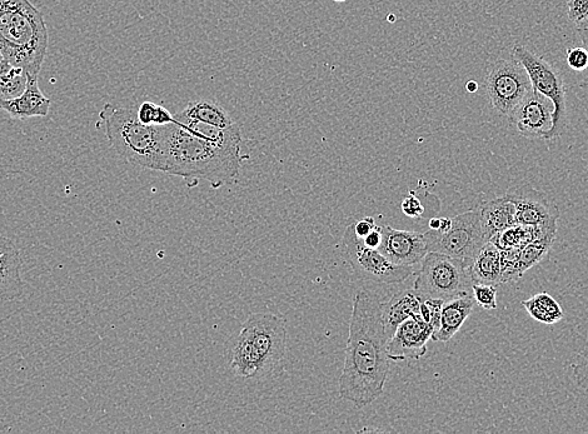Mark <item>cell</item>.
I'll return each mask as SVG.
<instances>
[{
	"instance_id": "44dd1931",
	"label": "cell",
	"mask_w": 588,
	"mask_h": 434,
	"mask_svg": "<svg viewBox=\"0 0 588 434\" xmlns=\"http://www.w3.org/2000/svg\"><path fill=\"white\" fill-rule=\"evenodd\" d=\"M473 284H501V251L488 242L468 268Z\"/></svg>"
},
{
	"instance_id": "e0dca14e",
	"label": "cell",
	"mask_w": 588,
	"mask_h": 434,
	"mask_svg": "<svg viewBox=\"0 0 588 434\" xmlns=\"http://www.w3.org/2000/svg\"><path fill=\"white\" fill-rule=\"evenodd\" d=\"M51 99L44 96L38 86V79H29L26 91L11 101H0V108L14 119L47 117Z\"/></svg>"
},
{
	"instance_id": "8d00e7d4",
	"label": "cell",
	"mask_w": 588,
	"mask_h": 434,
	"mask_svg": "<svg viewBox=\"0 0 588 434\" xmlns=\"http://www.w3.org/2000/svg\"><path fill=\"white\" fill-rule=\"evenodd\" d=\"M452 226V218L443 217L441 218L440 228L436 229L437 232L445 233Z\"/></svg>"
},
{
	"instance_id": "836d02e7",
	"label": "cell",
	"mask_w": 588,
	"mask_h": 434,
	"mask_svg": "<svg viewBox=\"0 0 588 434\" xmlns=\"http://www.w3.org/2000/svg\"><path fill=\"white\" fill-rule=\"evenodd\" d=\"M361 241L363 243L366 244V246L371 247V248H377L380 247L381 241H382V228L381 226H376L375 229H373V231L368 234V236L366 238L361 239Z\"/></svg>"
},
{
	"instance_id": "1f68e13d",
	"label": "cell",
	"mask_w": 588,
	"mask_h": 434,
	"mask_svg": "<svg viewBox=\"0 0 588 434\" xmlns=\"http://www.w3.org/2000/svg\"><path fill=\"white\" fill-rule=\"evenodd\" d=\"M568 18L578 24L588 18V0H570L567 3Z\"/></svg>"
},
{
	"instance_id": "60d3db41",
	"label": "cell",
	"mask_w": 588,
	"mask_h": 434,
	"mask_svg": "<svg viewBox=\"0 0 588 434\" xmlns=\"http://www.w3.org/2000/svg\"><path fill=\"white\" fill-rule=\"evenodd\" d=\"M3 59H4V57H3V53H2V51H0V62H2V61H3Z\"/></svg>"
},
{
	"instance_id": "b9f144b4",
	"label": "cell",
	"mask_w": 588,
	"mask_h": 434,
	"mask_svg": "<svg viewBox=\"0 0 588 434\" xmlns=\"http://www.w3.org/2000/svg\"><path fill=\"white\" fill-rule=\"evenodd\" d=\"M336 3H345L346 0H335Z\"/></svg>"
},
{
	"instance_id": "d4e9b609",
	"label": "cell",
	"mask_w": 588,
	"mask_h": 434,
	"mask_svg": "<svg viewBox=\"0 0 588 434\" xmlns=\"http://www.w3.org/2000/svg\"><path fill=\"white\" fill-rule=\"evenodd\" d=\"M137 117L139 122L149 126H166L176 121L167 108L153 102H143L138 108Z\"/></svg>"
},
{
	"instance_id": "4dcf8cb0",
	"label": "cell",
	"mask_w": 588,
	"mask_h": 434,
	"mask_svg": "<svg viewBox=\"0 0 588 434\" xmlns=\"http://www.w3.org/2000/svg\"><path fill=\"white\" fill-rule=\"evenodd\" d=\"M402 212L405 216L412 219H421L425 216V206H423L421 199L417 197L415 191H411L408 196L403 199Z\"/></svg>"
},
{
	"instance_id": "484cf974",
	"label": "cell",
	"mask_w": 588,
	"mask_h": 434,
	"mask_svg": "<svg viewBox=\"0 0 588 434\" xmlns=\"http://www.w3.org/2000/svg\"><path fill=\"white\" fill-rule=\"evenodd\" d=\"M518 252L520 248L501 251V284L516 282L521 278L517 266Z\"/></svg>"
},
{
	"instance_id": "ba28073f",
	"label": "cell",
	"mask_w": 588,
	"mask_h": 434,
	"mask_svg": "<svg viewBox=\"0 0 588 434\" xmlns=\"http://www.w3.org/2000/svg\"><path fill=\"white\" fill-rule=\"evenodd\" d=\"M512 57L525 67L533 89L550 99L555 108L553 109V126L548 133L547 141L561 136L567 121V91L561 72L546 59L537 56L521 44L513 47Z\"/></svg>"
},
{
	"instance_id": "603a6c76",
	"label": "cell",
	"mask_w": 588,
	"mask_h": 434,
	"mask_svg": "<svg viewBox=\"0 0 588 434\" xmlns=\"http://www.w3.org/2000/svg\"><path fill=\"white\" fill-rule=\"evenodd\" d=\"M28 74L23 68L3 59L0 62V101H11V99L22 96L28 86Z\"/></svg>"
},
{
	"instance_id": "9c48e42d",
	"label": "cell",
	"mask_w": 588,
	"mask_h": 434,
	"mask_svg": "<svg viewBox=\"0 0 588 434\" xmlns=\"http://www.w3.org/2000/svg\"><path fill=\"white\" fill-rule=\"evenodd\" d=\"M343 252L357 277L366 281L397 284L405 282L413 274V267H401L383 256L380 249L366 246L350 224L342 241Z\"/></svg>"
},
{
	"instance_id": "83f0119b",
	"label": "cell",
	"mask_w": 588,
	"mask_h": 434,
	"mask_svg": "<svg viewBox=\"0 0 588 434\" xmlns=\"http://www.w3.org/2000/svg\"><path fill=\"white\" fill-rule=\"evenodd\" d=\"M443 303H445V301L436 298H423L421 301V317L423 318V321L430 324L433 328V333H435L438 327H440Z\"/></svg>"
},
{
	"instance_id": "2e32d148",
	"label": "cell",
	"mask_w": 588,
	"mask_h": 434,
	"mask_svg": "<svg viewBox=\"0 0 588 434\" xmlns=\"http://www.w3.org/2000/svg\"><path fill=\"white\" fill-rule=\"evenodd\" d=\"M176 121H189L207 124L221 129H229L238 126L231 113L216 99H194L187 104L181 113L174 116Z\"/></svg>"
},
{
	"instance_id": "e575fe53",
	"label": "cell",
	"mask_w": 588,
	"mask_h": 434,
	"mask_svg": "<svg viewBox=\"0 0 588 434\" xmlns=\"http://www.w3.org/2000/svg\"><path fill=\"white\" fill-rule=\"evenodd\" d=\"M577 33L580 34L583 47L588 51V18L585 21L576 24Z\"/></svg>"
},
{
	"instance_id": "7a4b0ae2",
	"label": "cell",
	"mask_w": 588,
	"mask_h": 434,
	"mask_svg": "<svg viewBox=\"0 0 588 434\" xmlns=\"http://www.w3.org/2000/svg\"><path fill=\"white\" fill-rule=\"evenodd\" d=\"M244 158L242 147L209 141L176 121L164 126V173L206 179L217 188L237 181Z\"/></svg>"
},
{
	"instance_id": "30bf717a",
	"label": "cell",
	"mask_w": 588,
	"mask_h": 434,
	"mask_svg": "<svg viewBox=\"0 0 588 434\" xmlns=\"http://www.w3.org/2000/svg\"><path fill=\"white\" fill-rule=\"evenodd\" d=\"M485 86L492 107L506 117L533 89L525 67L513 57L500 59L493 64Z\"/></svg>"
},
{
	"instance_id": "4fadbf2b",
	"label": "cell",
	"mask_w": 588,
	"mask_h": 434,
	"mask_svg": "<svg viewBox=\"0 0 588 434\" xmlns=\"http://www.w3.org/2000/svg\"><path fill=\"white\" fill-rule=\"evenodd\" d=\"M433 328L423 321L421 314H415L396 329L387 344L391 361H416L427 353V343L432 338Z\"/></svg>"
},
{
	"instance_id": "9a60e30c",
	"label": "cell",
	"mask_w": 588,
	"mask_h": 434,
	"mask_svg": "<svg viewBox=\"0 0 588 434\" xmlns=\"http://www.w3.org/2000/svg\"><path fill=\"white\" fill-rule=\"evenodd\" d=\"M476 306L472 294L456 297L443 303L440 327L432 334V341L447 343L456 336Z\"/></svg>"
},
{
	"instance_id": "6da1fadb",
	"label": "cell",
	"mask_w": 588,
	"mask_h": 434,
	"mask_svg": "<svg viewBox=\"0 0 588 434\" xmlns=\"http://www.w3.org/2000/svg\"><path fill=\"white\" fill-rule=\"evenodd\" d=\"M382 303L370 291H360L353 301L346 361L340 379V396L363 408L385 391L391 359L388 357Z\"/></svg>"
},
{
	"instance_id": "d590c367",
	"label": "cell",
	"mask_w": 588,
	"mask_h": 434,
	"mask_svg": "<svg viewBox=\"0 0 588 434\" xmlns=\"http://www.w3.org/2000/svg\"><path fill=\"white\" fill-rule=\"evenodd\" d=\"M12 248H14V244L12 243L11 239L0 236V257H2L4 253L8 252L9 249Z\"/></svg>"
},
{
	"instance_id": "cb8c5ba5",
	"label": "cell",
	"mask_w": 588,
	"mask_h": 434,
	"mask_svg": "<svg viewBox=\"0 0 588 434\" xmlns=\"http://www.w3.org/2000/svg\"><path fill=\"white\" fill-rule=\"evenodd\" d=\"M553 242L555 241H552V239H540V241L528 243L526 246L520 248V252H518L517 266L521 277L528 271V269L535 267L536 264L540 263L542 259L547 256Z\"/></svg>"
},
{
	"instance_id": "f546056e",
	"label": "cell",
	"mask_w": 588,
	"mask_h": 434,
	"mask_svg": "<svg viewBox=\"0 0 588 434\" xmlns=\"http://www.w3.org/2000/svg\"><path fill=\"white\" fill-rule=\"evenodd\" d=\"M566 61L568 67L575 72H583L588 69V51L585 47L567 49Z\"/></svg>"
},
{
	"instance_id": "d6a6232c",
	"label": "cell",
	"mask_w": 588,
	"mask_h": 434,
	"mask_svg": "<svg viewBox=\"0 0 588 434\" xmlns=\"http://www.w3.org/2000/svg\"><path fill=\"white\" fill-rule=\"evenodd\" d=\"M353 231H355L356 236L360 239L366 238L368 234H370L373 229L376 228L377 224L375 222V218L372 217H365L362 218L361 221L356 223H352Z\"/></svg>"
},
{
	"instance_id": "f35d334b",
	"label": "cell",
	"mask_w": 588,
	"mask_h": 434,
	"mask_svg": "<svg viewBox=\"0 0 588 434\" xmlns=\"http://www.w3.org/2000/svg\"><path fill=\"white\" fill-rule=\"evenodd\" d=\"M441 218H432L430 221V229L436 231V229L440 228Z\"/></svg>"
},
{
	"instance_id": "7c38bea8",
	"label": "cell",
	"mask_w": 588,
	"mask_h": 434,
	"mask_svg": "<svg viewBox=\"0 0 588 434\" xmlns=\"http://www.w3.org/2000/svg\"><path fill=\"white\" fill-rule=\"evenodd\" d=\"M553 104L550 99L532 89L508 116L521 136L547 139L553 126Z\"/></svg>"
},
{
	"instance_id": "5bb4252c",
	"label": "cell",
	"mask_w": 588,
	"mask_h": 434,
	"mask_svg": "<svg viewBox=\"0 0 588 434\" xmlns=\"http://www.w3.org/2000/svg\"><path fill=\"white\" fill-rule=\"evenodd\" d=\"M381 228L382 241L378 249L392 263L401 267H413L427 256L425 234L401 231L390 226H381Z\"/></svg>"
},
{
	"instance_id": "52a82bcc",
	"label": "cell",
	"mask_w": 588,
	"mask_h": 434,
	"mask_svg": "<svg viewBox=\"0 0 588 434\" xmlns=\"http://www.w3.org/2000/svg\"><path fill=\"white\" fill-rule=\"evenodd\" d=\"M428 252L446 254L461 261L467 268L475 262L482 248L488 243L483 232L480 209H472L452 218V226L445 233L427 231Z\"/></svg>"
},
{
	"instance_id": "d6986e66",
	"label": "cell",
	"mask_w": 588,
	"mask_h": 434,
	"mask_svg": "<svg viewBox=\"0 0 588 434\" xmlns=\"http://www.w3.org/2000/svg\"><path fill=\"white\" fill-rule=\"evenodd\" d=\"M422 298L415 289L398 292L390 301L382 304V318L388 339L395 334L396 329L406 319L420 313Z\"/></svg>"
},
{
	"instance_id": "8fae6325",
	"label": "cell",
	"mask_w": 588,
	"mask_h": 434,
	"mask_svg": "<svg viewBox=\"0 0 588 434\" xmlns=\"http://www.w3.org/2000/svg\"><path fill=\"white\" fill-rule=\"evenodd\" d=\"M505 196L515 204L518 224L525 226H557L560 209L545 192L531 186L510 189Z\"/></svg>"
},
{
	"instance_id": "7402d4cb",
	"label": "cell",
	"mask_w": 588,
	"mask_h": 434,
	"mask_svg": "<svg viewBox=\"0 0 588 434\" xmlns=\"http://www.w3.org/2000/svg\"><path fill=\"white\" fill-rule=\"evenodd\" d=\"M522 306L535 321L547 326L556 324L565 317L560 303L546 292L537 293L526 301H522Z\"/></svg>"
},
{
	"instance_id": "ac0fdd59",
	"label": "cell",
	"mask_w": 588,
	"mask_h": 434,
	"mask_svg": "<svg viewBox=\"0 0 588 434\" xmlns=\"http://www.w3.org/2000/svg\"><path fill=\"white\" fill-rule=\"evenodd\" d=\"M478 209H480L482 228L488 242L497 233L518 224L515 204L506 196L483 203Z\"/></svg>"
},
{
	"instance_id": "3957f363",
	"label": "cell",
	"mask_w": 588,
	"mask_h": 434,
	"mask_svg": "<svg viewBox=\"0 0 588 434\" xmlns=\"http://www.w3.org/2000/svg\"><path fill=\"white\" fill-rule=\"evenodd\" d=\"M49 34L42 13L29 0H0V51L29 79H39Z\"/></svg>"
},
{
	"instance_id": "74e56055",
	"label": "cell",
	"mask_w": 588,
	"mask_h": 434,
	"mask_svg": "<svg viewBox=\"0 0 588 434\" xmlns=\"http://www.w3.org/2000/svg\"><path fill=\"white\" fill-rule=\"evenodd\" d=\"M466 89L470 93H475L478 91V84L475 81H470L466 84Z\"/></svg>"
},
{
	"instance_id": "277c9868",
	"label": "cell",
	"mask_w": 588,
	"mask_h": 434,
	"mask_svg": "<svg viewBox=\"0 0 588 434\" xmlns=\"http://www.w3.org/2000/svg\"><path fill=\"white\" fill-rule=\"evenodd\" d=\"M109 146L133 166L151 171L164 169V126L139 122L132 109L107 103L99 112Z\"/></svg>"
},
{
	"instance_id": "ffe728a7",
	"label": "cell",
	"mask_w": 588,
	"mask_h": 434,
	"mask_svg": "<svg viewBox=\"0 0 588 434\" xmlns=\"http://www.w3.org/2000/svg\"><path fill=\"white\" fill-rule=\"evenodd\" d=\"M23 259L16 247L0 257V301H13L24 293Z\"/></svg>"
},
{
	"instance_id": "8992f818",
	"label": "cell",
	"mask_w": 588,
	"mask_h": 434,
	"mask_svg": "<svg viewBox=\"0 0 588 434\" xmlns=\"http://www.w3.org/2000/svg\"><path fill=\"white\" fill-rule=\"evenodd\" d=\"M473 282L468 268L446 254L428 252L417 272L415 289L418 296L442 301L472 294Z\"/></svg>"
},
{
	"instance_id": "4316f807",
	"label": "cell",
	"mask_w": 588,
	"mask_h": 434,
	"mask_svg": "<svg viewBox=\"0 0 588 434\" xmlns=\"http://www.w3.org/2000/svg\"><path fill=\"white\" fill-rule=\"evenodd\" d=\"M472 296L475 298L477 306L485 311H495L497 309V289L491 284H473Z\"/></svg>"
},
{
	"instance_id": "ab89813d",
	"label": "cell",
	"mask_w": 588,
	"mask_h": 434,
	"mask_svg": "<svg viewBox=\"0 0 588 434\" xmlns=\"http://www.w3.org/2000/svg\"><path fill=\"white\" fill-rule=\"evenodd\" d=\"M580 86L583 89H588V77L585 79V81L581 82Z\"/></svg>"
},
{
	"instance_id": "5b68a950",
	"label": "cell",
	"mask_w": 588,
	"mask_h": 434,
	"mask_svg": "<svg viewBox=\"0 0 588 434\" xmlns=\"http://www.w3.org/2000/svg\"><path fill=\"white\" fill-rule=\"evenodd\" d=\"M284 319L273 313H256L243 323L233 348L232 368L239 377L254 378L272 372L286 356Z\"/></svg>"
},
{
	"instance_id": "f1b7e54d",
	"label": "cell",
	"mask_w": 588,
	"mask_h": 434,
	"mask_svg": "<svg viewBox=\"0 0 588 434\" xmlns=\"http://www.w3.org/2000/svg\"><path fill=\"white\" fill-rule=\"evenodd\" d=\"M572 371L575 374L577 386L580 387L588 398V344L578 354L576 361L572 363Z\"/></svg>"
}]
</instances>
